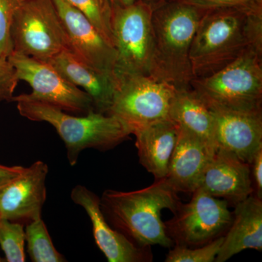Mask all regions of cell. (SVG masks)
<instances>
[{
    "mask_svg": "<svg viewBox=\"0 0 262 262\" xmlns=\"http://www.w3.org/2000/svg\"><path fill=\"white\" fill-rule=\"evenodd\" d=\"M251 48L262 50V14L231 8L207 10L191 47L194 78L214 73Z\"/></svg>",
    "mask_w": 262,
    "mask_h": 262,
    "instance_id": "obj_1",
    "label": "cell"
},
{
    "mask_svg": "<svg viewBox=\"0 0 262 262\" xmlns=\"http://www.w3.org/2000/svg\"><path fill=\"white\" fill-rule=\"evenodd\" d=\"M100 199L106 220L136 246H173L161 213L164 209L174 213L180 201L166 179L155 180L149 187L131 192L107 189Z\"/></svg>",
    "mask_w": 262,
    "mask_h": 262,
    "instance_id": "obj_2",
    "label": "cell"
},
{
    "mask_svg": "<svg viewBox=\"0 0 262 262\" xmlns=\"http://www.w3.org/2000/svg\"><path fill=\"white\" fill-rule=\"evenodd\" d=\"M207 9L168 0L155 5L152 14L153 50L149 75L173 84L190 87L193 39Z\"/></svg>",
    "mask_w": 262,
    "mask_h": 262,
    "instance_id": "obj_3",
    "label": "cell"
},
{
    "mask_svg": "<svg viewBox=\"0 0 262 262\" xmlns=\"http://www.w3.org/2000/svg\"><path fill=\"white\" fill-rule=\"evenodd\" d=\"M16 103L21 116L32 121L48 122L56 129L64 142L72 166L77 163L83 150L113 149L130 135L120 120L107 114L93 111L77 117L48 103L32 101Z\"/></svg>",
    "mask_w": 262,
    "mask_h": 262,
    "instance_id": "obj_4",
    "label": "cell"
},
{
    "mask_svg": "<svg viewBox=\"0 0 262 262\" xmlns=\"http://www.w3.org/2000/svg\"><path fill=\"white\" fill-rule=\"evenodd\" d=\"M190 87L211 108L262 111V50L251 48L235 61Z\"/></svg>",
    "mask_w": 262,
    "mask_h": 262,
    "instance_id": "obj_5",
    "label": "cell"
},
{
    "mask_svg": "<svg viewBox=\"0 0 262 262\" xmlns=\"http://www.w3.org/2000/svg\"><path fill=\"white\" fill-rule=\"evenodd\" d=\"M115 74V92L107 115L116 117L130 134L169 119L175 86L150 75Z\"/></svg>",
    "mask_w": 262,
    "mask_h": 262,
    "instance_id": "obj_6",
    "label": "cell"
},
{
    "mask_svg": "<svg viewBox=\"0 0 262 262\" xmlns=\"http://www.w3.org/2000/svg\"><path fill=\"white\" fill-rule=\"evenodd\" d=\"M10 37L13 51L40 61H49L61 52L70 51L53 0H20L12 21Z\"/></svg>",
    "mask_w": 262,
    "mask_h": 262,
    "instance_id": "obj_7",
    "label": "cell"
},
{
    "mask_svg": "<svg viewBox=\"0 0 262 262\" xmlns=\"http://www.w3.org/2000/svg\"><path fill=\"white\" fill-rule=\"evenodd\" d=\"M154 7L136 0L125 7H112L115 73L149 75L153 50Z\"/></svg>",
    "mask_w": 262,
    "mask_h": 262,
    "instance_id": "obj_8",
    "label": "cell"
},
{
    "mask_svg": "<svg viewBox=\"0 0 262 262\" xmlns=\"http://www.w3.org/2000/svg\"><path fill=\"white\" fill-rule=\"evenodd\" d=\"M8 59L14 67L19 81L27 82L32 89L31 94L13 96L11 101H39L65 112L84 115L95 111L89 95L67 80L48 62L14 51Z\"/></svg>",
    "mask_w": 262,
    "mask_h": 262,
    "instance_id": "obj_9",
    "label": "cell"
},
{
    "mask_svg": "<svg viewBox=\"0 0 262 262\" xmlns=\"http://www.w3.org/2000/svg\"><path fill=\"white\" fill-rule=\"evenodd\" d=\"M188 203H179L171 220L165 222L167 234L177 246L198 247L211 242L228 229L232 221L227 201L196 188Z\"/></svg>",
    "mask_w": 262,
    "mask_h": 262,
    "instance_id": "obj_10",
    "label": "cell"
},
{
    "mask_svg": "<svg viewBox=\"0 0 262 262\" xmlns=\"http://www.w3.org/2000/svg\"><path fill=\"white\" fill-rule=\"evenodd\" d=\"M48 166L38 160L0 188V218L27 225L42 218Z\"/></svg>",
    "mask_w": 262,
    "mask_h": 262,
    "instance_id": "obj_11",
    "label": "cell"
},
{
    "mask_svg": "<svg viewBox=\"0 0 262 262\" xmlns=\"http://www.w3.org/2000/svg\"><path fill=\"white\" fill-rule=\"evenodd\" d=\"M64 27L70 51L84 63L115 73L116 53L94 24L65 0H53Z\"/></svg>",
    "mask_w": 262,
    "mask_h": 262,
    "instance_id": "obj_12",
    "label": "cell"
},
{
    "mask_svg": "<svg viewBox=\"0 0 262 262\" xmlns=\"http://www.w3.org/2000/svg\"><path fill=\"white\" fill-rule=\"evenodd\" d=\"M72 201L84 208L92 222L96 244L108 262H149L153 256L150 247L136 246L121 232L113 229L103 215L101 199L82 185L71 192Z\"/></svg>",
    "mask_w": 262,
    "mask_h": 262,
    "instance_id": "obj_13",
    "label": "cell"
},
{
    "mask_svg": "<svg viewBox=\"0 0 262 262\" xmlns=\"http://www.w3.org/2000/svg\"><path fill=\"white\" fill-rule=\"evenodd\" d=\"M211 110L214 119L216 149L251 164L262 148V111Z\"/></svg>",
    "mask_w": 262,
    "mask_h": 262,
    "instance_id": "obj_14",
    "label": "cell"
},
{
    "mask_svg": "<svg viewBox=\"0 0 262 262\" xmlns=\"http://www.w3.org/2000/svg\"><path fill=\"white\" fill-rule=\"evenodd\" d=\"M198 188L235 206L253 194L251 165L216 149L202 174Z\"/></svg>",
    "mask_w": 262,
    "mask_h": 262,
    "instance_id": "obj_15",
    "label": "cell"
},
{
    "mask_svg": "<svg viewBox=\"0 0 262 262\" xmlns=\"http://www.w3.org/2000/svg\"><path fill=\"white\" fill-rule=\"evenodd\" d=\"M179 128L165 179L177 192H192L198 187L202 174L216 147L192 133Z\"/></svg>",
    "mask_w": 262,
    "mask_h": 262,
    "instance_id": "obj_16",
    "label": "cell"
},
{
    "mask_svg": "<svg viewBox=\"0 0 262 262\" xmlns=\"http://www.w3.org/2000/svg\"><path fill=\"white\" fill-rule=\"evenodd\" d=\"M67 80L89 94L95 111L107 114L113 101L115 74L98 70L66 50L48 61Z\"/></svg>",
    "mask_w": 262,
    "mask_h": 262,
    "instance_id": "obj_17",
    "label": "cell"
},
{
    "mask_svg": "<svg viewBox=\"0 0 262 262\" xmlns=\"http://www.w3.org/2000/svg\"><path fill=\"white\" fill-rule=\"evenodd\" d=\"M232 221L215 261L225 262L246 249L262 250V200L251 194L235 205Z\"/></svg>",
    "mask_w": 262,
    "mask_h": 262,
    "instance_id": "obj_18",
    "label": "cell"
},
{
    "mask_svg": "<svg viewBox=\"0 0 262 262\" xmlns=\"http://www.w3.org/2000/svg\"><path fill=\"white\" fill-rule=\"evenodd\" d=\"M178 125L170 119L155 122L139 129L136 136V146L139 162L155 180L166 178L169 164L178 139Z\"/></svg>",
    "mask_w": 262,
    "mask_h": 262,
    "instance_id": "obj_19",
    "label": "cell"
},
{
    "mask_svg": "<svg viewBox=\"0 0 262 262\" xmlns=\"http://www.w3.org/2000/svg\"><path fill=\"white\" fill-rule=\"evenodd\" d=\"M169 119L180 128L215 146L213 113L192 88L177 89L169 110Z\"/></svg>",
    "mask_w": 262,
    "mask_h": 262,
    "instance_id": "obj_20",
    "label": "cell"
},
{
    "mask_svg": "<svg viewBox=\"0 0 262 262\" xmlns=\"http://www.w3.org/2000/svg\"><path fill=\"white\" fill-rule=\"evenodd\" d=\"M27 251L34 262H63L67 259L58 252L52 242L47 227L42 218L26 225Z\"/></svg>",
    "mask_w": 262,
    "mask_h": 262,
    "instance_id": "obj_21",
    "label": "cell"
},
{
    "mask_svg": "<svg viewBox=\"0 0 262 262\" xmlns=\"http://www.w3.org/2000/svg\"><path fill=\"white\" fill-rule=\"evenodd\" d=\"M82 13L113 45L112 7L108 0H65Z\"/></svg>",
    "mask_w": 262,
    "mask_h": 262,
    "instance_id": "obj_22",
    "label": "cell"
},
{
    "mask_svg": "<svg viewBox=\"0 0 262 262\" xmlns=\"http://www.w3.org/2000/svg\"><path fill=\"white\" fill-rule=\"evenodd\" d=\"M24 225L0 218V246L8 262L26 261Z\"/></svg>",
    "mask_w": 262,
    "mask_h": 262,
    "instance_id": "obj_23",
    "label": "cell"
},
{
    "mask_svg": "<svg viewBox=\"0 0 262 262\" xmlns=\"http://www.w3.org/2000/svg\"><path fill=\"white\" fill-rule=\"evenodd\" d=\"M224 235L217 237L211 242L198 247L177 246L169 251L165 261L166 262H213L215 261Z\"/></svg>",
    "mask_w": 262,
    "mask_h": 262,
    "instance_id": "obj_24",
    "label": "cell"
},
{
    "mask_svg": "<svg viewBox=\"0 0 262 262\" xmlns=\"http://www.w3.org/2000/svg\"><path fill=\"white\" fill-rule=\"evenodd\" d=\"M20 0H0V57L8 58L13 53L10 28Z\"/></svg>",
    "mask_w": 262,
    "mask_h": 262,
    "instance_id": "obj_25",
    "label": "cell"
},
{
    "mask_svg": "<svg viewBox=\"0 0 262 262\" xmlns=\"http://www.w3.org/2000/svg\"><path fill=\"white\" fill-rule=\"evenodd\" d=\"M203 9L231 8L250 13L262 14V0H178Z\"/></svg>",
    "mask_w": 262,
    "mask_h": 262,
    "instance_id": "obj_26",
    "label": "cell"
},
{
    "mask_svg": "<svg viewBox=\"0 0 262 262\" xmlns=\"http://www.w3.org/2000/svg\"><path fill=\"white\" fill-rule=\"evenodd\" d=\"M19 80L8 58L0 57V102L11 101Z\"/></svg>",
    "mask_w": 262,
    "mask_h": 262,
    "instance_id": "obj_27",
    "label": "cell"
},
{
    "mask_svg": "<svg viewBox=\"0 0 262 262\" xmlns=\"http://www.w3.org/2000/svg\"><path fill=\"white\" fill-rule=\"evenodd\" d=\"M250 165H251V181H252L253 194L261 200L262 148L258 150Z\"/></svg>",
    "mask_w": 262,
    "mask_h": 262,
    "instance_id": "obj_28",
    "label": "cell"
},
{
    "mask_svg": "<svg viewBox=\"0 0 262 262\" xmlns=\"http://www.w3.org/2000/svg\"><path fill=\"white\" fill-rule=\"evenodd\" d=\"M24 167L4 166L0 165V188L4 187L7 184L16 178L23 172Z\"/></svg>",
    "mask_w": 262,
    "mask_h": 262,
    "instance_id": "obj_29",
    "label": "cell"
},
{
    "mask_svg": "<svg viewBox=\"0 0 262 262\" xmlns=\"http://www.w3.org/2000/svg\"><path fill=\"white\" fill-rule=\"evenodd\" d=\"M111 7H125L133 4L136 0H108Z\"/></svg>",
    "mask_w": 262,
    "mask_h": 262,
    "instance_id": "obj_30",
    "label": "cell"
},
{
    "mask_svg": "<svg viewBox=\"0 0 262 262\" xmlns=\"http://www.w3.org/2000/svg\"><path fill=\"white\" fill-rule=\"evenodd\" d=\"M144 1L147 2V3L152 5L153 7H155V5L161 4V3L168 1V0H144Z\"/></svg>",
    "mask_w": 262,
    "mask_h": 262,
    "instance_id": "obj_31",
    "label": "cell"
},
{
    "mask_svg": "<svg viewBox=\"0 0 262 262\" xmlns=\"http://www.w3.org/2000/svg\"><path fill=\"white\" fill-rule=\"evenodd\" d=\"M4 261V260H3V258L0 256V262Z\"/></svg>",
    "mask_w": 262,
    "mask_h": 262,
    "instance_id": "obj_32",
    "label": "cell"
}]
</instances>
